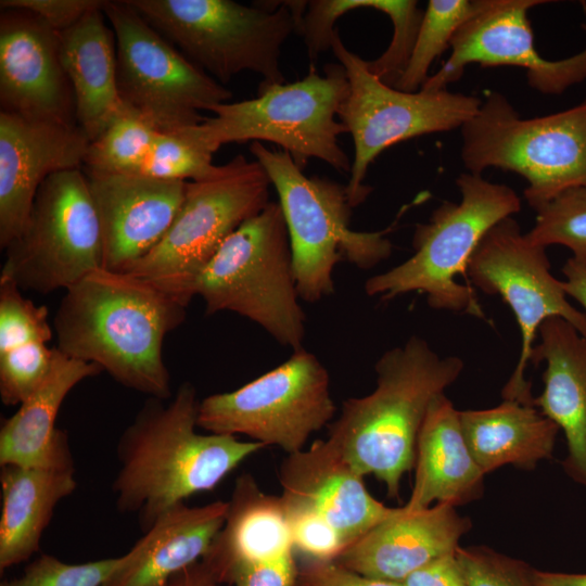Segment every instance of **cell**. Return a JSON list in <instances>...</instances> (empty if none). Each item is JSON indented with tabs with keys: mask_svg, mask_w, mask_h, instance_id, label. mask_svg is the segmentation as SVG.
Here are the masks:
<instances>
[{
	"mask_svg": "<svg viewBox=\"0 0 586 586\" xmlns=\"http://www.w3.org/2000/svg\"><path fill=\"white\" fill-rule=\"evenodd\" d=\"M187 307L140 277L99 268L65 290L53 318L56 348L98 365L127 388L169 399L163 343Z\"/></svg>",
	"mask_w": 586,
	"mask_h": 586,
	"instance_id": "obj_1",
	"label": "cell"
},
{
	"mask_svg": "<svg viewBox=\"0 0 586 586\" xmlns=\"http://www.w3.org/2000/svg\"><path fill=\"white\" fill-rule=\"evenodd\" d=\"M199 405L195 387L183 382L169 399L149 397L118 440L116 507L137 514L143 532L175 505L213 491L266 447L233 435L196 432Z\"/></svg>",
	"mask_w": 586,
	"mask_h": 586,
	"instance_id": "obj_2",
	"label": "cell"
},
{
	"mask_svg": "<svg viewBox=\"0 0 586 586\" xmlns=\"http://www.w3.org/2000/svg\"><path fill=\"white\" fill-rule=\"evenodd\" d=\"M462 369L459 357H441L412 335L382 354L374 366V390L343 402L328 438L360 475H373L388 497L398 498L402 477L415 466L428 410Z\"/></svg>",
	"mask_w": 586,
	"mask_h": 586,
	"instance_id": "obj_3",
	"label": "cell"
},
{
	"mask_svg": "<svg viewBox=\"0 0 586 586\" xmlns=\"http://www.w3.org/2000/svg\"><path fill=\"white\" fill-rule=\"evenodd\" d=\"M315 66L296 81L260 84L257 97L214 106V115L181 129L193 142L214 154L232 142L267 141L286 151L304 169L309 158H319L340 173H351L352 161L339 137L348 133L339 112L349 91L340 63Z\"/></svg>",
	"mask_w": 586,
	"mask_h": 586,
	"instance_id": "obj_4",
	"label": "cell"
},
{
	"mask_svg": "<svg viewBox=\"0 0 586 586\" xmlns=\"http://www.w3.org/2000/svg\"><path fill=\"white\" fill-rule=\"evenodd\" d=\"M249 149L277 191L302 301L316 303L334 292L333 271L340 262L370 269L391 256L393 244L387 233L397 220L379 231L353 230V206L345 186L306 176L282 149L258 141L251 142Z\"/></svg>",
	"mask_w": 586,
	"mask_h": 586,
	"instance_id": "obj_5",
	"label": "cell"
},
{
	"mask_svg": "<svg viewBox=\"0 0 586 586\" xmlns=\"http://www.w3.org/2000/svg\"><path fill=\"white\" fill-rule=\"evenodd\" d=\"M461 201L443 202L429 220L416 226L415 253L404 263L369 278V296L391 301L399 295L420 292L436 310L466 313L486 319L471 285L456 278L466 276L468 263L485 233L500 220L521 209L517 192L482 175L464 173L457 180Z\"/></svg>",
	"mask_w": 586,
	"mask_h": 586,
	"instance_id": "obj_6",
	"label": "cell"
},
{
	"mask_svg": "<svg viewBox=\"0 0 586 586\" xmlns=\"http://www.w3.org/2000/svg\"><path fill=\"white\" fill-rule=\"evenodd\" d=\"M193 294L204 301L207 315L235 313L280 345L303 348L306 318L278 202H269L227 238L200 273Z\"/></svg>",
	"mask_w": 586,
	"mask_h": 586,
	"instance_id": "obj_7",
	"label": "cell"
},
{
	"mask_svg": "<svg viewBox=\"0 0 586 586\" xmlns=\"http://www.w3.org/2000/svg\"><path fill=\"white\" fill-rule=\"evenodd\" d=\"M193 64L221 85L250 71L283 84L281 48L296 31L289 1L125 0Z\"/></svg>",
	"mask_w": 586,
	"mask_h": 586,
	"instance_id": "obj_8",
	"label": "cell"
},
{
	"mask_svg": "<svg viewBox=\"0 0 586 586\" xmlns=\"http://www.w3.org/2000/svg\"><path fill=\"white\" fill-rule=\"evenodd\" d=\"M469 173L489 167L527 181L523 195L537 211L570 188H586V99L568 110L523 118L505 95L491 92L461 127Z\"/></svg>",
	"mask_w": 586,
	"mask_h": 586,
	"instance_id": "obj_9",
	"label": "cell"
},
{
	"mask_svg": "<svg viewBox=\"0 0 586 586\" xmlns=\"http://www.w3.org/2000/svg\"><path fill=\"white\" fill-rule=\"evenodd\" d=\"M263 166L238 154L208 178L188 181L169 229L126 272L189 305L194 284L227 238L270 202Z\"/></svg>",
	"mask_w": 586,
	"mask_h": 586,
	"instance_id": "obj_10",
	"label": "cell"
},
{
	"mask_svg": "<svg viewBox=\"0 0 586 586\" xmlns=\"http://www.w3.org/2000/svg\"><path fill=\"white\" fill-rule=\"evenodd\" d=\"M115 35L116 81L124 109L160 132L204 120L201 111L232 92L187 59L125 0L103 8Z\"/></svg>",
	"mask_w": 586,
	"mask_h": 586,
	"instance_id": "obj_11",
	"label": "cell"
},
{
	"mask_svg": "<svg viewBox=\"0 0 586 586\" xmlns=\"http://www.w3.org/2000/svg\"><path fill=\"white\" fill-rule=\"evenodd\" d=\"M331 50L344 67L349 91L339 112L354 142L351 176L345 184L351 205L365 202L371 187L364 180L370 164L387 148L410 138L461 128L482 100L447 89L406 92L377 77L368 62L348 50L339 35Z\"/></svg>",
	"mask_w": 586,
	"mask_h": 586,
	"instance_id": "obj_12",
	"label": "cell"
},
{
	"mask_svg": "<svg viewBox=\"0 0 586 586\" xmlns=\"http://www.w3.org/2000/svg\"><path fill=\"white\" fill-rule=\"evenodd\" d=\"M4 252L0 279L40 294L67 290L103 268L101 225L82 168L44 180L25 226Z\"/></svg>",
	"mask_w": 586,
	"mask_h": 586,
	"instance_id": "obj_13",
	"label": "cell"
},
{
	"mask_svg": "<svg viewBox=\"0 0 586 586\" xmlns=\"http://www.w3.org/2000/svg\"><path fill=\"white\" fill-rule=\"evenodd\" d=\"M335 410L328 370L302 348L243 386L200 400L198 426L214 434L245 435L290 455L303 450Z\"/></svg>",
	"mask_w": 586,
	"mask_h": 586,
	"instance_id": "obj_14",
	"label": "cell"
},
{
	"mask_svg": "<svg viewBox=\"0 0 586 586\" xmlns=\"http://www.w3.org/2000/svg\"><path fill=\"white\" fill-rule=\"evenodd\" d=\"M466 276L475 288L499 295L512 309L521 331V351L501 395L506 400L535 406L524 372L540 324L548 318L561 317L586 336V314L569 303L562 281L550 272L545 247L532 243L512 217L485 233L468 263Z\"/></svg>",
	"mask_w": 586,
	"mask_h": 586,
	"instance_id": "obj_15",
	"label": "cell"
},
{
	"mask_svg": "<svg viewBox=\"0 0 586 586\" xmlns=\"http://www.w3.org/2000/svg\"><path fill=\"white\" fill-rule=\"evenodd\" d=\"M545 0H483L481 9L455 33L451 54L426 79L421 89H447L467 65L518 66L526 69L530 87L545 94H561L586 79V47L572 56L550 61L534 46L527 16L530 9ZM586 31V24H582Z\"/></svg>",
	"mask_w": 586,
	"mask_h": 586,
	"instance_id": "obj_16",
	"label": "cell"
},
{
	"mask_svg": "<svg viewBox=\"0 0 586 586\" xmlns=\"http://www.w3.org/2000/svg\"><path fill=\"white\" fill-rule=\"evenodd\" d=\"M0 112L77 125L59 33L28 11L5 9L0 13Z\"/></svg>",
	"mask_w": 586,
	"mask_h": 586,
	"instance_id": "obj_17",
	"label": "cell"
},
{
	"mask_svg": "<svg viewBox=\"0 0 586 586\" xmlns=\"http://www.w3.org/2000/svg\"><path fill=\"white\" fill-rule=\"evenodd\" d=\"M90 140L78 125L0 112V246L22 231L47 178L82 168Z\"/></svg>",
	"mask_w": 586,
	"mask_h": 586,
	"instance_id": "obj_18",
	"label": "cell"
},
{
	"mask_svg": "<svg viewBox=\"0 0 586 586\" xmlns=\"http://www.w3.org/2000/svg\"><path fill=\"white\" fill-rule=\"evenodd\" d=\"M101 225L103 268L125 271L162 240L188 181L84 170Z\"/></svg>",
	"mask_w": 586,
	"mask_h": 586,
	"instance_id": "obj_19",
	"label": "cell"
},
{
	"mask_svg": "<svg viewBox=\"0 0 586 586\" xmlns=\"http://www.w3.org/2000/svg\"><path fill=\"white\" fill-rule=\"evenodd\" d=\"M279 481L286 510L319 514L339 532L346 547L396 510L368 492L364 476L329 438L288 455Z\"/></svg>",
	"mask_w": 586,
	"mask_h": 586,
	"instance_id": "obj_20",
	"label": "cell"
},
{
	"mask_svg": "<svg viewBox=\"0 0 586 586\" xmlns=\"http://www.w3.org/2000/svg\"><path fill=\"white\" fill-rule=\"evenodd\" d=\"M470 528V519L450 505L418 511L399 507L334 561L368 577L402 583L434 560L454 553Z\"/></svg>",
	"mask_w": 586,
	"mask_h": 586,
	"instance_id": "obj_21",
	"label": "cell"
},
{
	"mask_svg": "<svg viewBox=\"0 0 586 586\" xmlns=\"http://www.w3.org/2000/svg\"><path fill=\"white\" fill-rule=\"evenodd\" d=\"M530 362H546L544 390L534 405L564 433L565 473L586 488V336L561 317L546 319Z\"/></svg>",
	"mask_w": 586,
	"mask_h": 586,
	"instance_id": "obj_22",
	"label": "cell"
},
{
	"mask_svg": "<svg viewBox=\"0 0 586 586\" xmlns=\"http://www.w3.org/2000/svg\"><path fill=\"white\" fill-rule=\"evenodd\" d=\"M102 369L55 348L50 373L40 387L7 418L0 429V467L75 470L67 434L55 421L67 394Z\"/></svg>",
	"mask_w": 586,
	"mask_h": 586,
	"instance_id": "obj_23",
	"label": "cell"
},
{
	"mask_svg": "<svg viewBox=\"0 0 586 586\" xmlns=\"http://www.w3.org/2000/svg\"><path fill=\"white\" fill-rule=\"evenodd\" d=\"M227 510L228 501L221 500L200 507L175 505L124 553V561L102 586H165L206 556Z\"/></svg>",
	"mask_w": 586,
	"mask_h": 586,
	"instance_id": "obj_24",
	"label": "cell"
},
{
	"mask_svg": "<svg viewBox=\"0 0 586 586\" xmlns=\"http://www.w3.org/2000/svg\"><path fill=\"white\" fill-rule=\"evenodd\" d=\"M415 481L406 511L423 510L432 504L453 507L479 499L485 473L466 442L459 410L438 395L431 404L419 432Z\"/></svg>",
	"mask_w": 586,
	"mask_h": 586,
	"instance_id": "obj_25",
	"label": "cell"
},
{
	"mask_svg": "<svg viewBox=\"0 0 586 586\" xmlns=\"http://www.w3.org/2000/svg\"><path fill=\"white\" fill-rule=\"evenodd\" d=\"M292 550L281 497L263 492L251 474L240 475L228 501L225 523L202 561L221 584L231 586L240 569Z\"/></svg>",
	"mask_w": 586,
	"mask_h": 586,
	"instance_id": "obj_26",
	"label": "cell"
},
{
	"mask_svg": "<svg viewBox=\"0 0 586 586\" xmlns=\"http://www.w3.org/2000/svg\"><path fill=\"white\" fill-rule=\"evenodd\" d=\"M106 21L103 9H98L59 33L61 60L75 100L76 123L90 142L127 113L117 91L115 35Z\"/></svg>",
	"mask_w": 586,
	"mask_h": 586,
	"instance_id": "obj_27",
	"label": "cell"
},
{
	"mask_svg": "<svg viewBox=\"0 0 586 586\" xmlns=\"http://www.w3.org/2000/svg\"><path fill=\"white\" fill-rule=\"evenodd\" d=\"M0 571L27 561L58 504L77 487L75 470L3 466L0 472Z\"/></svg>",
	"mask_w": 586,
	"mask_h": 586,
	"instance_id": "obj_28",
	"label": "cell"
},
{
	"mask_svg": "<svg viewBox=\"0 0 586 586\" xmlns=\"http://www.w3.org/2000/svg\"><path fill=\"white\" fill-rule=\"evenodd\" d=\"M459 419L468 447L485 474L507 464L534 469L552 456L559 432L535 406L517 400L462 410Z\"/></svg>",
	"mask_w": 586,
	"mask_h": 586,
	"instance_id": "obj_29",
	"label": "cell"
},
{
	"mask_svg": "<svg viewBox=\"0 0 586 586\" xmlns=\"http://www.w3.org/2000/svg\"><path fill=\"white\" fill-rule=\"evenodd\" d=\"M483 0H430L408 63L395 84L406 92H417L430 77L433 61L448 47L457 29L482 7Z\"/></svg>",
	"mask_w": 586,
	"mask_h": 586,
	"instance_id": "obj_30",
	"label": "cell"
},
{
	"mask_svg": "<svg viewBox=\"0 0 586 586\" xmlns=\"http://www.w3.org/2000/svg\"><path fill=\"white\" fill-rule=\"evenodd\" d=\"M160 131L125 113L89 143L82 169L95 173L132 174Z\"/></svg>",
	"mask_w": 586,
	"mask_h": 586,
	"instance_id": "obj_31",
	"label": "cell"
},
{
	"mask_svg": "<svg viewBox=\"0 0 586 586\" xmlns=\"http://www.w3.org/2000/svg\"><path fill=\"white\" fill-rule=\"evenodd\" d=\"M536 220L526 238L547 247L561 244L575 260L586 264V188L564 190L536 211Z\"/></svg>",
	"mask_w": 586,
	"mask_h": 586,
	"instance_id": "obj_32",
	"label": "cell"
},
{
	"mask_svg": "<svg viewBox=\"0 0 586 586\" xmlns=\"http://www.w3.org/2000/svg\"><path fill=\"white\" fill-rule=\"evenodd\" d=\"M217 169L211 152L176 131L158 132L132 174L162 180L198 181L214 175Z\"/></svg>",
	"mask_w": 586,
	"mask_h": 586,
	"instance_id": "obj_33",
	"label": "cell"
},
{
	"mask_svg": "<svg viewBox=\"0 0 586 586\" xmlns=\"http://www.w3.org/2000/svg\"><path fill=\"white\" fill-rule=\"evenodd\" d=\"M54 331L46 306L26 298L12 281L0 279V353L48 343Z\"/></svg>",
	"mask_w": 586,
	"mask_h": 586,
	"instance_id": "obj_34",
	"label": "cell"
},
{
	"mask_svg": "<svg viewBox=\"0 0 586 586\" xmlns=\"http://www.w3.org/2000/svg\"><path fill=\"white\" fill-rule=\"evenodd\" d=\"M55 348L33 343L0 353V398L5 406L25 402L51 371Z\"/></svg>",
	"mask_w": 586,
	"mask_h": 586,
	"instance_id": "obj_35",
	"label": "cell"
},
{
	"mask_svg": "<svg viewBox=\"0 0 586 586\" xmlns=\"http://www.w3.org/2000/svg\"><path fill=\"white\" fill-rule=\"evenodd\" d=\"M124 555L85 563H67L41 553L21 576L3 579L0 586H102L122 564Z\"/></svg>",
	"mask_w": 586,
	"mask_h": 586,
	"instance_id": "obj_36",
	"label": "cell"
},
{
	"mask_svg": "<svg viewBox=\"0 0 586 586\" xmlns=\"http://www.w3.org/2000/svg\"><path fill=\"white\" fill-rule=\"evenodd\" d=\"M456 558L468 586H536L527 563L487 547H458Z\"/></svg>",
	"mask_w": 586,
	"mask_h": 586,
	"instance_id": "obj_37",
	"label": "cell"
},
{
	"mask_svg": "<svg viewBox=\"0 0 586 586\" xmlns=\"http://www.w3.org/2000/svg\"><path fill=\"white\" fill-rule=\"evenodd\" d=\"M286 514L293 548L303 558L335 560L346 548L339 532L319 514L304 510H286Z\"/></svg>",
	"mask_w": 586,
	"mask_h": 586,
	"instance_id": "obj_38",
	"label": "cell"
},
{
	"mask_svg": "<svg viewBox=\"0 0 586 586\" xmlns=\"http://www.w3.org/2000/svg\"><path fill=\"white\" fill-rule=\"evenodd\" d=\"M107 0H1V10L17 9L34 13L58 33L68 29Z\"/></svg>",
	"mask_w": 586,
	"mask_h": 586,
	"instance_id": "obj_39",
	"label": "cell"
},
{
	"mask_svg": "<svg viewBox=\"0 0 586 586\" xmlns=\"http://www.w3.org/2000/svg\"><path fill=\"white\" fill-rule=\"evenodd\" d=\"M296 586H404L402 583L368 577L334 560L303 558Z\"/></svg>",
	"mask_w": 586,
	"mask_h": 586,
	"instance_id": "obj_40",
	"label": "cell"
},
{
	"mask_svg": "<svg viewBox=\"0 0 586 586\" xmlns=\"http://www.w3.org/2000/svg\"><path fill=\"white\" fill-rule=\"evenodd\" d=\"M298 563L294 550L240 569L231 586H296Z\"/></svg>",
	"mask_w": 586,
	"mask_h": 586,
	"instance_id": "obj_41",
	"label": "cell"
},
{
	"mask_svg": "<svg viewBox=\"0 0 586 586\" xmlns=\"http://www.w3.org/2000/svg\"><path fill=\"white\" fill-rule=\"evenodd\" d=\"M404 586H468L456 551L441 557L402 582Z\"/></svg>",
	"mask_w": 586,
	"mask_h": 586,
	"instance_id": "obj_42",
	"label": "cell"
},
{
	"mask_svg": "<svg viewBox=\"0 0 586 586\" xmlns=\"http://www.w3.org/2000/svg\"><path fill=\"white\" fill-rule=\"evenodd\" d=\"M565 281L562 286L566 295L575 298L586 309V264L570 258L562 267Z\"/></svg>",
	"mask_w": 586,
	"mask_h": 586,
	"instance_id": "obj_43",
	"label": "cell"
},
{
	"mask_svg": "<svg viewBox=\"0 0 586 586\" xmlns=\"http://www.w3.org/2000/svg\"><path fill=\"white\" fill-rule=\"evenodd\" d=\"M165 586H229L221 584L201 560L173 576Z\"/></svg>",
	"mask_w": 586,
	"mask_h": 586,
	"instance_id": "obj_44",
	"label": "cell"
},
{
	"mask_svg": "<svg viewBox=\"0 0 586 586\" xmlns=\"http://www.w3.org/2000/svg\"><path fill=\"white\" fill-rule=\"evenodd\" d=\"M536 586H586V573H562L534 570Z\"/></svg>",
	"mask_w": 586,
	"mask_h": 586,
	"instance_id": "obj_45",
	"label": "cell"
}]
</instances>
